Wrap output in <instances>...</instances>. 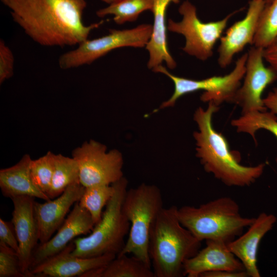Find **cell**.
<instances>
[{"mask_svg": "<svg viewBox=\"0 0 277 277\" xmlns=\"http://www.w3.org/2000/svg\"><path fill=\"white\" fill-rule=\"evenodd\" d=\"M0 1L25 34L42 46H77L104 23L84 24L86 0Z\"/></svg>", "mask_w": 277, "mask_h": 277, "instance_id": "1", "label": "cell"}, {"mask_svg": "<svg viewBox=\"0 0 277 277\" xmlns=\"http://www.w3.org/2000/svg\"><path fill=\"white\" fill-rule=\"evenodd\" d=\"M219 109V106L209 102L205 110L199 107L195 112L194 120L199 128L193 134L196 156L206 172L212 173L226 185L249 186L261 176L265 164L245 166L240 164V154L230 150L226 137L213 127L212 116Z\"/></svg>", "mask_w": 277, "mask_h": 277, "instance_id": "2", "label": "cell"}, {"mask_svg": "<svg viewBox=\"0 0 277 277\" xmlns=\"http://www.w3.org/2000/svg\"><path fill=\"white\" fill-rule=\"evenodd\" d=\"M177 209L164 207L150 230L148 252L155 277L184 276L185 262L201 247L202 242L180 223Z\"/></svg>", "mask_w": 277, "mask_h": 277, "instance_id": "3", "label": "cell"}, {"mask_svg": "<svg viewBox=\"0 0 277 277\" xmlns=\"http://www.w3.org/2000/svg\"><path fill=\"white\" fill-rule=\"evenodd\" d=\"M180 223L199 240H213L226 244L233 241L249 227L255 217L242 216L238 204L223 196L199 207L183 206L177 209Z\"/></svg>", "mask_w": 277, "mask_h": 277, "instance_id": "4", "label": "cell"}, {"mask_svg": "<svg viewBox=\"0 0 277 277\" xmlns=\"http://www.w3.org/2000/svg\"><path fill=\"white\" fill-rule=\"evenodd\" d=\"M113 184L115 192L106 205L101 220L88 236L73 240L75 248L71 255L86 258L117 255L124 248L130 229L129 222L122 209L127 181L123 177Z\"/></svg>", "mask_w": 277, "mask_h": 277, "instance_id": "5", "label": "cell"}, {"mask_svg": "<svg viewBox=\"0 0 277 277\" xmlns=\"http://www.w3.org/2000/svg\"><path fill=\"white\" fill-rule=\"evenodd\" d=\"M163 208L162 195L156 186L143 183L127 190L122 209L129 222L130 229L125 246L117 255H134L151 267L148 252L149 234Z\"/></svg>", "mask_w": 277, "mask_h": 277, "instance_id": "6", "label": "cell"}, {"mask_svg": "<svg viewBox=\"0 0 277 277\" xmlns=\"http://www.w3.org/2000/svg\"><path fill=\"white\" fill-rule=\"evenodd\" d=\"M247 58V53L243 54L236 61L234 69L227 75L200 80L177 76L170 73L162 65H160L153 71L164 74L174 85L172 95L161 105L160 108L173 106L183 95L199 90L204 91L200 97L203 102H212L218 106L224 102L233 103L245 73Z\"/></svg>", "mask_w": 277, "mask_h": 277, "instance_id": "7", "label": "cell"}, {"mask_svg": "<svg viewBox=\"0 0 277 277\" xmlns=\"http://www.w3.org/2000/svg\"><path fill=\"white\" fill-rule=\"evenodd\" d=\"M152 25L143 24L130 29H110L102 37L80 43L77 47L62 54L58 63L62 69L89 65L112 50L125 47H146L151 37Z\"/></svg>", "mask_w": 277, "mask_h": 277, "instance_id": "8", "label": "cell"}, {"mask_svg": "<svg viewBox=\"0 0 277 277\" xmlns=\"http://www.w3.org/2000/svg\"><path fill=\"white\" fill-rule=\"evenodd\" d=\"M179 12L182 19L176 22L169 19L168 30L185 37V45L182 49L185 53L205 61L212 56L215 44L236 11L221 20L204 23L198 17L195 6L186 0L180 6Z\"/></svg>", "mask_w": 277, "mask_h": 277, "instance_id": "9", "label": "cell"}, {"mask_svg": "<svg viewBox=\"0 0 277 277\" xmlns=\"http://www.w3.org/2000/svg\"><path fill=\"white\" fill-rule=\"evenodd\" d=\"M106 150V146L91 140L72 151V157L78 166L80 182L84 187L111 185L123 177L121 153Z\"/></svg>", "mask_w": 277, "mask_h": 277, "instance_id": "10", "label": "cell"}, {"mask_svg": "<svg viewBox=\"0 0 277 277\" xmlns=\"http://www.w3.org/2000/svg\"><path fill=\"white\" fill-rule=\"evenodd\" d=\"M263 50L254 46L247 53L244 82L233 101L242 108V114L266 111L262 94L268 85L277 80V72L264 64Z\"/></svg>", "mask_w": 277, "mask_h": 277, "instance_id": "11", "label": "cell"}, {"mask_svg": "<svg viewBox=\"0 0 277 277\" xmlns=\"http://www.w3.org/2000/svg\"><path fill=\"white\" fill-rule=\"evenodd\" d=\"M74 248L72 241L63 250L31 269L30 276L83 277L91 270L106 266L116 256L105 254L93 258H81L71 255Z\"/></svg>", "mask_w": 277, "mask_h": 277, "instance_id": "12", "label": "cell"}, {"mask_svg": "<svg viewBox=\"0 0 277 277\" xmlns=\"http://www.w3.org/2000/svg\"><path fill=\"white\" fill-rule=\"evenodd\" d=\"M94 225L90 213L81 206L78 202L75 203L54 235L45 243L37 245L32 253L29 271L63 250L76 236L90 233Z\"/></svg>", "mask_w": 277, "mask_h": 277, "instance_id": "13", "label": "cell"}, {"mask_svg": "<svg viewBox=\"0 0 277 277\" xmlns=\"http://www.w3.org/2000/svg\"><path fill=\"white\" fill-rule=\"evenodd\" d=\"M84 189L77 181L69 186L53 200L44 203L34 201V213L39 243L48 241L60 228L72 206L80 200Z\"/></svg>", "mask_w": 277, "mask_h": 277, "instance_id": "14", "label": "cell"}, {"mask_svg": "<svg viewBox=\"0 0 277 277\" xmlns=\"http://www.w3.org/2000/svg\"><path fill=\"white\" fill-rule=\"evenodd\" d=\"M265 4L264 0H251L245 16L228 28L220 38L217 58L220 67H227L235 54L248 44L253 45L259 19Z\"/></svg>", "mask_w": 277, "mask_h": 277, "instance_id": "15", "label": "cell"}, {"mask_svg": "<svg viewBox=\"0 0 277 277\" xmlns=\"http://www.w3.org/2000/svg\"><path fill=\"white\" fill-rule=\"evenodd\" d=\"M34 199L29 196H18L11 199L13 204L11 221L18 242L19 263L22 272L27 277H30L32 253L39 241L34 213Z\"/></svg>", "mask_w": 277, "mask_h": 277, "instance_id": "16", "label": "cell"}, {"mask_svg": "<svg viewBox=\"0 0 277 277\" xmlns=\"http://www.w3.org/2000/svg\"><path fill=\"white\" fill-rule=\"evenodd\" d=\"M206 246L183 266L184 276L201 277L205 273L217 271H245L242 262L232 253L227 244L213 240L206 241Z\"/></svg>", "mask_w": 277, "mask_h": 277, "instance_id": "17", "label": "cell"}, {"mask_svg": "<svg viewBox=\"0 0 277 277\" xmlns=\"http://www.w3.org/2000/svg\"><path fill=\"white\" fill-rule=\"evenodd\" d=\"M276 221V217L273 214L261 213L255 217L245 233L227 244L229 250L243 264L248 276H261L257 266L259 244Z\"/></svg>", "mask_w": 277, "mask_h": 277, "instance_id": "18", "label": "cell"}, {"mask_svg": "<svg viewBox=\"0 0 277 277\" xmlns=\"http://www.w3.org/2000/svg\"><path fill=\"white\" fill-rule=\"evenodd\" d=\"M152 12L153 24L150 39L146 46L149 58L147 66L152 70L165 62L168 68L173 69L176 63L170 54L168 46L166 14L169 5L179 4L180 0H153Z\"/></svg>", "mask_w": 277, "mask_h": 277, "instance_id": "19", "label": "cell"}, {"mask_svg": "<svg viewBox=\"0 0 277 277\" xmlns=\"http://www.w3.org/2000/svg\"><path fill=\"white\" fill-rule=\"evenodd\" d=\"M32 160L29 154H25L16 164L0 170V188L4 196L11 199L18 196H29L45 201L51 200L32 182L30 172Z\"/></svg>", "mask_w": 277, "mask_h": 277, "instance_id": "20", "label": "cell"}, {"mask_svg": "<svg viewBox=\"0 0 277 277\" xmlns=\"http://www.w3.org/2000/svg\"><path fill=\"white\" fill-rule=\"evenodd\" d=\"M83 277H155L151 267L137 257L117 255L106 266L93 269Z\"/></svg>", "mask_w": 277, "mask_h": 277, "instance_id": "21", "label": "cell"}, {"mask_svg": "<svg viewBox=\"0 0 277 277\" xmlns=\"http://www.w3.org/2000/svg\"><path fill=\"white\" fill-rule=\"evenodd\" d=\"M153 0H113L105 8L96 11L98 17L113 15L114 22L119 25L135 21L146 11H152Z\"/></svg>", "mask_w": 277, "mask_h": 277, "instance_id": "22", "label": "cell"}, {"mask_svg": "<svg viewBox=\"0 0 277 277\" xmlns=\"http://www.w3.org/2000/svg\"><path fill=\"white\" fill-rule=\"evenodd\" d=\"M80 181L79 169L73 157L62 154H54L53 177L48 197L54 199L60 196L72 184Z\"/></svg>", "mask_w": 277, "mask_h": 277, "instance_id": "23", "label": "cell"}, {"mask_svg": "<svg viewBox=\"0 0 277 277\" xmlns=\"http://www.w3.org/2000/svg\"><path fill=\"white\" fill-rule=\"evenodd\" d=\"M231 124L238 132L250 135L255 143H256L255 132L261 129L270 131L277 140V115L270 111H255L244 113L240 117L232 120ZM275 161L277 164V156Z\"/></svg>", "mask_w": 277, "mask_h": 277, "instance_id": "24", "label": "cell"}, {"mask_svg": "<svg viewBox=\"0 0 277 277\" xmlns=\"http://www.w3.org/2000/svg\"><path fill=\"white\" fill-rule=\"evenodd\" d=\"M115 191L113 183L85 187L78 203L90 213L95 225L101 220L103 209L111 199Z\"/></svg>", "mask_w": 277, "mask_h": 277, "instance_id": "25", "label": "cell"}, {"mask_svg": "<svg viewBox=\"0 0 277 277\" xmlns=\"http://www.w3.org/2000/svg\"><path fill=\"white\" fill-rule=\"evenodd\" d=\"M277 39V0L266 3L258 21L253 45L265 48Z\"/></svg>", "mask_w": 277, "mask_h": 277, "instance_id": "26", "label": "cell"}, {"mask_svg": "<svg viewBox=\"0 0 277 277\" xmlns=\"http://www.w3.org/2000/svg\"><path fill=\"white\" fill-rule=\"evenodd\" d=\"M54 154L48 151L44 155L32 160L30 166V175L34 185L47 196L53 177Z\"/></svg>", "mask_w": 277, "mask_h": 277, "instance_id": "27", "label": "cell"}, {"mask_svg": "<svg viewBox=\"0 0 277 277\" xmlns=\"http://www.w3.org/2000/svg\"><path fill=\"white\" fill-rule=\"evenodd\" d=\"M0 277H27L22 272L18 253L0 242Z\"/></svg>", "mask_w": 277, "mask_h": 277, "instance_id": "28", "label": "cell"}, {"mask_svg": "<svg viewBox=\"0 0 277 277\" xmlns=\"http://www.w3.org/2000/svg\"><path fill=\"white\" fill-rule=\"evenodd\" d=\"M14 57L10 47L0 40V84L11 78L14 73Z\"/></svg>", "mask_w": 277, "mask_h": 277, "instance_id": "29", "label": "cell"}, {"mask_svg": "<svg viewBox=\"0 0 277 277\" xmlns=\"http://www.w3.org/2000/svg\"><path fill=\"white\" fill-rule=\"evenodd\" d=\"M0 242L13 249L17 253L19 250L18 242L12 221H6L0 219Z\"/></svg>", "mask_w": 277, "mask_h": 277, "instance_id": "30", "label": "cell"}, {"mask_svg": "<svg viewBox=\"0 0 277 277\" xmlns=\"http://www.w3.org/2000/svg\"><path fill=\"white\" fill-rule=\"evenodd\" d=\"M264 59L277 72V39L263 50Z\"/></svg>", "mask_w": 277, "mask_h": 277, "instance_id": "31", "label": "cell"}, {"mask_svg": "<svg viewBox=\"0 0 277 277\" xmlns=\"http://www.w3.org/2000/svg\"><path fill=\"white\" fill-rule=\"evenodd\" d=\"M248 274L246 271H217L205 273L201 277H247Z\"/></svg>", "mask_w": 277, "mask_h": 277, "instance_id": "32", "label": "cell"}, {"mask_svg": "<svg viewBox=\"0 0 277 277\" xmlns=\"http://www.w3.org/2000/svg\"><path fill=\"white\" fill-rule=\"evenodd\" d=\"M266 108L277 115V88L269 92L266 97L263 98Z\"/></svg>", "mask_w": 277, "mask_h": 277, "instance_id": "33", "label": "cell"}, {"mask_svg": "<svg viewBox=\"0 0 277 277\" xmlns=\"http://www.w3.org/2000/svg\"><path fill=\"white\" fill-rule=\"evenodd\" d=\"M103 2H106L108 4L110 3L113 0H102Z\"/></svg>", "mask_w": 277, "mask_h": 277, "instance_id": "34", "label": "cell"}, {"mask_svg": "<svg viewBox=\"0 0 277 277\" xmlns=\"http://www.w3.org/2000/svg\"><path fill=\"white\" fill-rule=\"evenodd\" d=\"M266 2V3H270L271 2V1H272L273 0H264Z\"/></svg>", "mask_w": 277, "mask_h": 277, "instance_id": "35", "label": "cell"}]
</instances>
